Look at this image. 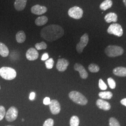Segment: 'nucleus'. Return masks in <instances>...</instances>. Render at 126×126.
Here are the masks:
<instances>
[{"label":"nucleus","mask_w":126,"mask_h":126,"mask_svg":"<svg viewBox=\"0 0 126 126\" xmlns=\"http://www.w3.org/2000/svg\"><path fill=\"white\" fill-rule=\"evenodd\" d=\"M50 111L53 114H58L61 111V106L59 101L56 99H52L50 100V104L49 105Z\"/></svg>","instance_id":"9"},{"label":"nucleus","mask_w":126,"mask_h":126,"mask_svg":"<svg viewBox=\"0 0 126 126\" xmlns=\"http://www.w3.org/2000/svg\"><path fill=\"white\" fill-rule=\"evenodd\" d=\"M6 114V110L3 106H0V121L5 117Z\"/></svg>","instance_id":"29"},{"label":"nucleus","mask_w":126,"mask_h":126,"mask_svg":"<svg viewBox=\"0 0 126 126\" xmlns=\"http://www.w3.org/2000/svg\"><path fill=\"white\" fill-rule=\"evenodd\" d=\"M26 57L28 60L34 61L38 58L39 53L36 49L31 48L27 50Z\"/></svg>","instance_id":"11"},{"label":"nucleus","mask_w":126,"mask_h":126,"mask_svg":"<svg viewBox=\"0 0 126 126\" xmlns=\"http://www.w3.org/2000/svg\"><path fill=\"white\" fill-rule=\"evenodd\" d=\"M0 76L4 79L11 80L16 77V72L12 68L2 67L0 68Z\"/></svg>","instance_id":"3"},{"label":"nucleus","mask_w":126,"mask_h":126,"mask_svg":"<svg viewBox=\"0 0 126 126\" xmlns=\"http://www.w3.org/2000/svg\"><path fill=\"white\" fill-rule=\"evenodd\" d=\"M17 109L15 107H11L5 114L6 119L8 122H12L15 121L18 116Z\"/></svg>","instance_id":"7"},{"label":"nucleus","mask_w":126,"mask_h":126,"mask_svg":"<svg viewBox=\"0 0 126 126\" xmlns=\"http://www.w3.org/2000/svg\"><path fill=\"white\" fill-rule=\"evenodd\" d=\"M35 93L34 92H32L30 94L29 99L31 100H33L35 99Z\"/></svg>","instance_id":"34"},{"label":"nucleus","mask_w":126,"mask_h":126,"mask_svg":"<svg viewBox=\"0 0 126 126\" xmlns=\"http://www.w3.org/2000/svg\"></svg>","instance_id":"38"},{"label":"nucleus","mask_w":126,"mask_h":126,"mask_svg":"<svg viewBox=\"0 0 126 126\" xmlns=\"http://www.w3.org/2000/svg\"><path fill=\"white\" fill-rule=\"evenodd\" d=\"M89 41V36L87 33L84 34L80 38V42L77 45L76 50L78 53H81Z\"/></svg>","instance_id":"8"},{"label":"nucleus","mask_w":126,"mask_h":126,"mask_svg":"<svg viewBox=\"0 0 126 126\" xmlns=\"http://www.w3.org/2000/svg\"><path fill=\"white\" fill-rule=\"evenodd\" d=\"M109 126H121L119 122L115 118L111 117L110 118L109 121Z\"/></svg>","instance_id":"27"},{"label":"nucleus","mask_w":126,"mask_h":126,"mask_svg":"<svg viewBox=\"0 0 126 126\" xmlns=\"http://www.w3.org/2000/svg\"><path fill=\"white\" fill-rule=\"evenodd\" d=\"M108 85L109 86L110 88L113 89L116 87V83L115 81L111 78H109L108 79Z\"/></svg>","instance_id":"28"},{"label":"nucleus","mask_w":126,"mask_h":126,"mask_svg":"<svg viewBox=\"0 0 126 126\" xmlns=\"http://www.w3.org/2000/svg\"><path fill=\"white\" fill-rule=\"evenodd\" d=\"M27 0H16L14 6L17 11H22L25 9L27 4Z\"/></svg>","instance_id":"15"},{"label":"nucleus","mask_w":126,"mask_h":126,"mask_svg":"<svg viewBox=\"0 0 126 126\" xmlns=\"http://www.w3.org/2000/svg\"><path fill=\"white\" fill-rule=\"evenodd\" d=\"M35 47L36 50H45L47 48V45L44 42H42L40 43H36L35 45Z\"/></svg>","instance_id":"25"},{"label":"nucleus","mask_w":126,"mask_h":126,"mask_svg":"<svg viewBox=\"0 0 126 126\" xmlns=\"http://www.w3.org/2000/svg\"><path fill=\"white\" fill-rule=\"evenodd\" d=\"M16 40L18 43H20V44L23 43L26 40L25 33L23 31H19L16 33Z\"/></svg>","instance_id":"19"},{"label":"nucleus","mask_w":126,"mask_h":126,"mask_svg":"<svg viewBox=\"0 0 126 126\" xmlns=\"http://www.w3.org/2000/svg\"><path fill=\"white\" fill-rule=\"evenodd\" d=\"M48 19L46 16H41L36 18L35 20V24L37 26H43L48 22Z\"/></svg>","instance_id":"21"},{"label":"nucleus","mask_w":126,"mask_h":126,"mask_svg":"<svg viewBox=\"0 0 126 126\" xmlns=\"http://www.w3.org/2000/svg\"><path fill=\"white\" fill-rule=\"evenodd\" d=\"M40 34L45 40L52 42L62 37L64 31L63 28L59 25L51 24L44 28L41 31Z\"/></svg>","instance_id":"1"},{"label":"nucleus","mask_w":126,"mask_h":126,"mask_svg":"<svg viewBox=\"0 0 126 126\" xmlns=\"http://www.w3.org/2000/svg\"><path fill=\"white\" fill-rule=\"evenodd\" d=\"M50 102V99L49 97H45L44 99L43 103L45 105H49Z\"/></svg>","instance_id":"32"},{"label":"nucleus","mask_w":126,"mask_h":126,"mask_svg":"<svg viewBox=\"0 0 126 126\" xmlns=\"http://www.w3.org/2000/svg\"><path fill=\"white\" fill-rule=\"evenodd\" d=\"M74 70L79 73L80 77L83 79H86L88 76V74L86 72L84 67L81 64L76 63L75 64L74 66Z\"/></svg>","instance_id":"12"},{"label":"nucleus","mask_w":126,"mask_h":126,"mask_svg":"<svg viewBox=\"0 0 126 126\" xmlns=\"http://www.w3.org/2000/svg\"><path fill=\"white\" fill-rule=\"evenodd\" d=\"M96 105L99 109L105 111H108L111 108V105L110 103L103 99H98L96 101Z\"/></svg>","instance_id":"14"},{"label":"nucleus","mask_w":126,"mask_h":126,"mask_svg":"<svg viewBox=\"0 0 126 126\" xmlns=\"http://www.w3.org/2000/svg\"><path fill=\"white\" fill-rule=\"evenodd\" d=\"M8 47L2 43L0 42V55L2 57H7L9 55Z\"/></svg>","instance_id":"18"},{"label":"nucleus","mask_w":126,"mask_h":126,"mask_svg":"<svg viewBox=\"0 0 126 126\" xmlns=\"http://www.w3.org/2000/svg\"><path fill=\"white\" fill-rule=\"evenodd\" d=\"M69 97L75 103L82 106L86 105L88 103V100L81 93L77 91H72L69 94Z\"/></svg>","instance_id":"2"},{"label":"nucleus","mask_w":126,"mask_h":126,"mask_svg":"<svg viewBox=\"0 0 126 126\" xmlns=\"http://www.w3.org/2000/svg\"><path fill=\"white\" fill-rule=\"evenodd\" d=\"M69 65V62L67 59H58L56 67L59 72H64L67 68Z\"/></svg>","instance_id":"10"},{"label":"nucleus","mask_w":126,"mask_h":126,"mask_svg":"<svg viewBox=\"0 0 126 126\" xmlns=\"http://www.w3.org/2000/svg\"><path fill=\"white\" fill-rule=\"evenodd\" d=\"M121 103L122 105H124V106L126 107V98L123 99L121 100Z\"/></svg>","instance_id":"35"},{"label":"nucleus","mask_w":126,"mask_h":126,"mask_svg":"<svg viewBox=\"0 0 126 126\" xmlns=\"http://www.w3.org/2000/svg\"><path fill=\"white\" fill-rule=\"evenodd\" d=\"M47 11V8L45 6H42L39 5H34L31 8L32 13L36 15H41L45 13Z\"/></svg>","instance_id":"13"},{"label":"nucleus","mask_w":126,"mask_h":126,"mask_svg":"<svg viewBox=\"0 0 126 126\" xmlns=\"http://www.w3.org/2000/svg\"><path fill=\"white\" fill-rule=\"evenodd\" d=\"M104 19L106 21V22L107 23H110L111 22L115 23L118 20V16L116 14L113 12H110L107 14L105 16Z\"/></svg>","instance_id":"16"},{"label":"nucleus","mask_w":126,"mask_h":126,"mask_svg":"<svg viewBox=\"0 0 126 126\" xmlns=\"http://www.w3.org/2000/svg\"><path fill=\"white\" fill-rule=\"evenodd\" d=\"M107 32L110 34H113L119 37L122 36L123 33L122 26L118 23H113L109 26Z\"/></svg>","instance_id":"5"},{"label":"nucleus","mask_w":126,"mask_h":126,"mask_svg":"<svg viewBox=\"0 0 126 126\" xmlns=\"http://www.w3.org/2000/svg\"><path fill=\"white\" fill-rule=\"evenodd\" d=\"M54 125V121L52 119H48L45 121L43 126H53Z\"/></svg>","instance_id":"31"},{"label":"nucleus","mask_w":126,"mask_h":126,"mask_svg":"<svg viewBox=\"0 0 126 126\" xmlns=\"http://www.w3.org/2000/svg\"><path fill=\"white\" fill-rule=\"evenodd\" d=\"M88 69L91 72H98L99 71V66L94 63H91L88 66Z\"/></svg>","instance_id":"24"},{"label":"nucleus","mask_w":126,"mask_h":126,"mask_svg":"<svg viewBox=\"0 0 126 126\" xmlns=\"http://www.w3.org/2000/svg\"><path fill=\"white\" fill-rule=\"evenodd\" d=\"M123 2H124V4L126 7V0H123Z\"/></svg>","instance_id":"36"},{"label":"nucleus","mask_w":126,"mask_h":126,"mask_svg":"<svg viewBox=\"0 0 126 126\" xmlns=\"http://www.w3.org/2000/svg\"><path fill=\"white\" fill-rule=\"evenodd\" d=\"M45 63L46 67L48 69H51L54 66V60L52 58L47 59V60H46Z\"/></svg>","instance_id":"26"},{"label":"nucleus","mask_w":126,"mask_h":126,"mask_svg":"<svg viewBox=\"0 0 126 126\" xmlns=\"http://www.w3.org/2000/svg\"><path fill=\"white\" fill-rule=\"evenodd\" d=\"M113 73L118 76L126 77V68L118 67L113 70Z\"/></svg>","instance_id":"17"},{"label":"nucleus","mask_w":126,"mask_h":126,"mask_svg":"<svg viewBox=\"0 0 126 126\" xmlns=\"http://www.w3.org/2000/svg\"><path fill=\"white\" fill-rule=\"evenodd\" d=\"M99 88L102 90H105L107 89V86L105 83L102 79H99Z\"/></svg>","instance_id":"30"},{"label":"nucleus","mask_w":126,"mask_h":126,"mask_svg":"<svg viewBox=\"0 0 126 126\" xmlns=\"http://www.w3.org/2000/svg\"><path fill=\"white\" fill-rule=\"evenodd\" d=\"M10 126V125H8V126Z\"/></svg>","instance_id":"37"},{"label":"nucleus","mask_w":126,"mask_h":126,"mask_svg":"<svg viewBox=\"0 0 126 126\" xmlns=\"http://www.w3.org/2000/svg\"><path fill=\"white\" fill-rule=\"evenodd\" d=\"M99 97L103 99H109L113 97V94L109 91L101 92L99 94Z\"/></svg>","instance_id":"22"},{"label":"nucleus","mask_w":126,"mask_h":126,"mask_svg":"<svg viewBox=\"0 0 126 126\" xmlns=\"http://www.w3.org/2000/svg\"><path fill=\"white\" fill-rule=\"evenodd\" d=\"M70 126H79V118L77 116H72L70 121Z\"/></svg>","instance_id":"23"},{"label":"nucleus","mask_w":126,"mask_h":126,"mask_svg":"<svg viewBox=\"0 0 126 126\" xmlns=\"http://www.w3.org/2000/svg\"><path fill=\"white\" fill-rule=\"evenodd\" d=\"M68 13L71 17L75 19H79L83 16V10L80 7L74 6L69 9Z\"/></svg>","instance_id":"6"},{"label":"nucleus","mask_w":126,"mask_h":126,"mask_svg":"<svg viewBox=\"0 0 126 126\" xmlns=\"http://www.w3.org/2000/svg\"><path fill=\"white\" fill-rule=\"evenodd\" d=\"M105 53L109 57H116L121 56L124 52L123 48L116 45H109L105 49Z\"/></svg>","instance_id":"4"},{"label":"nucleus","mask_w":126,"mask_h":126,"mask_svg":"<svg viewBox=\"0 0 126 126\" xmlns=\"http://www.w3.org/2000/svg\"><path fill=\"white\" fill-rule=\"evenodd\" d=\"M48 59H49V55H48V54L47 53H44V54L43 55L41 60H42V61H44V60H47Z\"/></svg>","instance_id":"33"},{"label":"nucleus","mask_w":126,"mask_h":126,"mask_svg":"<svg viewBox=\"0 0 126 126\" xmlns=\"http://www.w3.org/2000/svg\"><path fill=\"white\" fill-rule=\"evenodd\" d=\"M113 2L111 0H105L102 2L99 6L100 9L103 10H106L112 6Z\"/></svg>","instance_id":"20"}]
</instances>
